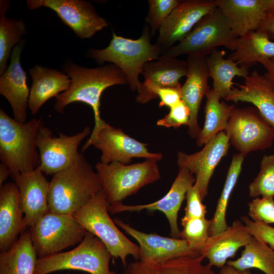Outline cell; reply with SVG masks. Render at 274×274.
<instances>
[{"mask_svg":"<svg viewBox=\"0 0 274 274\" xmlns=\"http://www.w3.org/2000/svg\"><path fill=\"white\" fill-rule=\"evenodd\" d=\"M206 96L204 123L196 139V144L199 147L204 146L218 133L225 130L235 107L233 105L220 101L219 96L213 88L210 89Z\"/></svg>","mask_w":274,"mask_h":274,"instance_id":"4dcf8cb0","label":"cell"},{"mask_svg":"<svg viewBox=\"0 0 274 274\" xmlns=\"http://www.w3.org/2000/svg\"><path fill=\"white\" fill-rule=\"evenodd\" d=\"M239 86L233 87L225 100L251 103L274 129V90L264 75L254 71L245 78L244 84Z\"/></svg>","mask_w":274,"mask_h":274,"instance_id":"7402d4cb","label":"cell"},{"mask_svg":"<svg viewBox=\"0 0 274 274\" xmlns=\"http://www.w3.org/2000/svg\"><path fill=\"white\" fill-rule=\"evenodd\" d=\"M245 157V155L241 153L235 154L233 156L215 212L213 218L211 219L210 236L219 234L228 227L226 220L228 203L242 170Z\"/></svg>","mask_w":274,"mask_h":274,"instance_id":"d6a6232c","label":"cell"},{"mask_svg":"<svg viewBox=\"0 0 274 274\" xmlns=\"http://www.w3.org/2000/svg\"><path fill=\"white\" fill-rule=\"evenodd\" d=\"M180 1L178 0H149V11L146 22L150 27L151 36H154L163 22L169 16Z\"/></svg>","mask_w":274,"mask_h":274,"instance_id":"8d00e7d4","label":"cell"},{"mask_svg":"<svg viewBox=\"0 0 274 274\" xmlns=\"http://www.w3.org/2000/svg\"><path fill=\"white\" fill-rule=\"evenodd\" d=\"M187 73V61L162 54L158 59L145 63L141 74L144 78L142 85L144 87H180L179 81Z\"/></svg>","mask_w":274,"mask_h":274,"instance_id":"4316f807","label":"cell"},{"mask_svg":"<svg viewBox=\"0 0 274 274\" xmlns=\"http://www.w3.org/2000/svg\"><path fill=\"white\" fill-rule=\"evenodd\" d=\"M224 131L230 145L245 156L251 152L269 148L274 142V129L255 107H235Z\"/></svg>","mask_w":274,"mask_h":274,"instance_id":"30bf717a","label":"cell"},{"mask_svg":"<svg viewBox=\"0 0 274 274\" xmlns=\"http://www.w3.org/2000/svg\"><path fill=\"white\" fill-rule=\"evenodd\" d=\"M214 2L238 38L256 31L267 14L263 0H215Z\"/></svg>","mask_w":274,"mask_h":274,"instance_id":"cb8c5ba5","label":"cell"},{"mask_svg":"<svg viewBox=\"0 0 274 274\" xmlns=\"http://www.w3.org/2000/svg\"><path fill=\"white\" fill-rule=\"evenodd\" d=\"M237 38L216 7L205 15L182 41L163 54L175 57L184 54L206 57L220 46L234 51Z\"/></svg>","mask_w":274,"mask_h":274,"instance_id":"ba28073f","label":"cell"},{"mask_svg":"<svg viewBox=\"0 0 274 274\" xmlns=\"http://www.w3.org/2000/svg\"><path fill=\"white\" fill-rule=\"evenodd\" d=\"M224 50H215L206 57L209 76L213 81V89L220 99H224L229 95L233 88V79L235 77H243L249 75L248 68L240 66L230 59L224 58Z\"/></svg>","mask_w":274,"mask_h":274,"instance_id":"83f0119b","label":"cell"},{"mask_svg":"<svg viewBox=\"0 0 274 274\" xmlns=\"http://www.w3.org/2000/svg\"><path fill=\"white\" fill-rule=\"evenodd\" d=\"M10 176V170L6 164L3 162L0 164V187L3 186V182Z\"/></svg>","mask_w":274,"mask_h":274,"instance_id":"f6af8a7d","label":"cell"},{"mask_svg":"<svg viewBox=\"0 0 274 274\" xmlns=\"http://www.w3.org/2000/svg\"><path fill=\"white\" fill-rule=\"evenodd\" d=\"M183 230L180 238L185 241L192 251L201 255L209 238L211 220L206 218L181 221Z\"/></svg>","mask_w":274,"mask_h":274,"instance_id":"e575fe53","label":"cell"},{"mask_svg":"<svg viewBox=\"0 0 274 274\" xmlns=\"http://www.w3.org/2000/svg\"><path fill=\"white\" fill-rule=\"evenodd\" d=\"M23 44L21 41L14 47L10 57V63L0 76V93L10 103L14 119L21 123L26 122L30 92L26 73L20 64Z\"/></svg>","mask_w":274,"mask_h":274,"instance_id":"d6986e66","label":"cell"},{"mask_svg":"<svg viewBox=\"0 0 274 274\" xmlns=\"http://www.w3.org/2000/svg\"><path fill=\"white\" fill-rule=\"evenodd\" d=\"M226 264L239 270L257 268L265 274H274V250L252 236L240 257L227 261Z\"/></svg>","mask_w":274,"mask_h":274,"instance_id":"1f68e13d","label":"cell"},{"mask_svg":"<svg viewBox=\"0 0 274 274\" xmlns=\"http://www.w3.org/2000/svg\"><path fill=\"white\" fill-rule=\"evenodd\" d=\"M9 6L8 1L0 2V75L7 68V62L12 50L21 41L26 33V26L24 21L8 18L5 16Z\"/></svg>","mask_w":274,"mask_h":274,"instance_id":"836d02e7","label":"cell"},{"mask_svg":"<svg viewBox=\"0 0 274 274\" xmlns=\"http://www.w3.org/2000/svg\"><path fill=\"white\" fill-rule=\"evenodd\" d=\"M91 145L101 151L100 162L104 163L119 162L128 164L133 158L157 161L162 158L161 153L149 152L147 144L130 137L121 128L107 123L99 130Z\"/></svg>","mask_w":274,"mask_h":274,"instance_id":"5bb4252c","label":"cell"},{"mask_svg":"<svg viewBox=\"0 0 274 274\" xmlns=\"http://www.w3.org/2000/svg\"><path fill=\"white\" fill-rule=\"evenodd\" d=\"M249 216L252 221L265 224L274 223L273 198L256 197L248 203Z\"/></svg>","mask_w":274,"mask_h":274,"instance_id":"74e56055","label":"cell"},{"mask_svg":"<svg viewBox=\"0 0 274 274\" xmlns=\"http://www.w3.org/2000/svg\"><path fill=\"white\" fill-rule=\"evenodd\" d=\"M188 73L186 80L180 88L181 100L190 112L188 134L197 138L201 131L198 123V115L201 101L210 90L206 57L188 56Z\"/></svg>","mask_w":274,"mask_h":274,"instance_id":"ffe728a7","label":"cell"},{"mask_svg":"<svg viewBox=\"0 0 274 274\" xmlns=\"http://www.w3.org/2000/svg\"><path fill=\"white\" fill-rule=\"evenodd\" d=\"M28 72L32 80L28 108L33 115L50 98L66 91L71 83L67 75L49 67L36 65Z\"/></svg>","mask_w":274,"mask_h":274,"instance_id":"d4e9b609","label":"cell"},{"mask_svg":"<svg viewBox=\"0 0 274 274\" xmlns=\"http://www.w3.org/2000/svg\"><path fill=\"white\" fill-rule=\"evenodd\" d=\"M216 6L214 1H180L159 28L155 44L162 55L176 43L182 41L197 23Z\"/></svg>","mask_w":274,"mask_h":274,"instance_id":"4fadbf2b","label":"cell"},{"mask_svg":"<svg viewBox=\"0 0 274 274\" xmlns=\"http://www.w3.org/2000/svg\"><path fill=\"white\" fill-rule=\"evenodd\" d=\"M266 70L264 76L269 82L274 90V58L264 59L259 61Z\"/></svg>","mask_w":274,"mask_h":274,"instance_id":"7bdbcfd3","label":"cell"},{"mask_svg":"<svg viewBox=\"0 0 274 274\" xmlns=\"http://www.w3.org/2000/svg\"><path fill=\"white\" fill-rule=\"evenodd\" d=\"M229 140L224 131L218 133L206 143L202 149L193 154L179 152L177 163L195 175V184L203 199L208 194L210 181L222 158L227 155Z\"/></svg>","mask_w":274,"mask_h":274,"instance_id":"9a60e30c","label":"cell"},{"mask_svg":"<svg viewBox=\"0 0 274 274\" xmlns=\"http://www.w3.org/2000/svg\"><path fill=\"white\" fill-rule=\"evenodd\" d=\"M169 113L157 122L158 126L177 128L181 125H189L190 112L187 105L181 100L169 108Z\"/></svg>","mask_w":274,"mask_h":274,"instance_id":"f35d334b","label":"cell"},{"mask_svg":"<svg viewBox=\"0 0 274 274\" xmlns=\"http://www.w3.org/2000/svg\"><path fill=\"white\" fill-rule=\"evenodd\" d=\"M186 206L185 214L181 221L193 218H206L207 207L202 202V199L197 187L194 184L187 191L186 195Z\"/></svg>","mask_w":274,"mask_h":274,"instance_id":"ab89813d","label":"cell"},{"mask_svg":"<svg viewBox=\"0 0 274 274\" xmlns=\"http://www.w3.org/2000/svg\"><path fill=\"white\" fill-rule=\"evenodd\" d=\"M20 204L18 188L15 182H8L0 189V250H9L24 228V216Z\"/></svg>","mask_w":274,"mask_h":274,"instance_id":"603a6c76","label":"cell"},{"mask_svg":"<svg viewBox=\"0 0 274 274\" xmlns=\"http://www.w3.org/2000/svg\"><path fill=\"white\" fill-rule=\"evenodd\" d=\"M102 190L98 177L82 153L53 175L48 193L49 211L73 215Z\"/></svg>","mask_w":274,"mask_h":274,"instance_id":"7a4b0ae2","label":"cell"},{"mask_svg":"<svg viewBox=\"0 0 274 274\" xmlns=\"http://www.w3.org/2000/svg\"><path fill=\"white\" fill-rule=\"evenodd\" d=\"M150 29L144 27L141 36L132 40L117 36L112 38L105 48L89 49L87 56L102 64L107 61L116 65L123 73L131 89H138L141 82L139 76L145 63L158 59L162 54L160 49L151 43Z\"/></svg>","mask_w":274,"mask_h":274,"instance_id":"277c9868","label":"cell"},{"mask_svg":"<svg viewBox=\"0 0 274 274\" xmlns=\"http://www.w3.org/2000/svg\"><path fill=\"white\" fill-rule=\"evenodd\" d=\"M242 221L248 228L251 235L268 245L274 250V228L264 223L255 222L246 216Z\"/></svg>","mask_w":274,"mask_h":274,"instance_id":"60d3db41","label":"cell"},{"mask_svg":"<svg viewBox=\"0 0 274 274\" xmlns=\"http://www.w3.org/2000/svg\"><path fill=\"white\" fill-rule=\"evenodd\" d=\"M37 254L29 231H23L14 245L0 254V274H33Z\"/></svg>","mask_w":274,"mask_h":274,"instance_id":"f1b7e54d","label":"cell"},{"mask_svg":"<svg viewBox=\"0 0 274 274\" xmlns=\"http://www.w3.org/2000/svg\"><path fill=\"white\" fill-rule=\"evenodd\" d=\"M91 132L86 126L73 135L59 133L54 136L51 130L43 125L40 129L36 140L40 163L38 167L43 173L53 175L68 166L76 159L79 152L78 148L82 141Z\"/></svg>","mask_w":274,"mask_h":274,"instance_id":"8fae6325","label":"cell"},{"mask_svg":"<svg viewBox=\"0 0 274 274\" xmlns=\"http://www.w3.org/2000/svg\"><path fill=\"white\" fill-rule=\"evenodd\" d=\"M249 195L256 198H273L274 196V153L265 155L260 162V169L249 186Z\"/></svg>","mask_w":274,"mask_h":274,"instance_id":"d590c367","label":"cell"},{"mask_svg":"<svg viewBox=\"0 0 274 274\" xmlns=\"http://www.w3.org/2000/svg\"><path fill=\"white\" fill-rule=\"evenodd\" d=\"M256 31L265 34L271 40H274V14H267Z\"/></svg>","mask_w":274,"mask_h":274,"instance_id":"b9f144b4","label":"cell"},{"mask_svg":"<svg viewBox=\"0 0 274 274\" xmlns=\"http://www.w3.org/2000/svg\"><path fill=\"white\" fill-rule=\"evenodd\" d=\"M28 231L39 258L59 253L80 243L87 232L73 215L50 211Z\"/></svg>","mask_w":274,"mask_h":274,"instance_id":"9c48e42d","label":"cell"},{"mask_svg":"<svg viewBox=\"0 0 274 274\" xmlns=\"http://www.w3.org/2000/svg\"><path fill=\"white\" fill-rule=\"evenodd\" d=\"M251 237L245 224L236 220L221 233L210 236L201 255L208 259L212 267L221 269L228 258L234 257L239 248L248 244Z\"/></svg>","mask_w":274,"mask_h":274,"instance_id":"44dd1931","label":"cell"},{"mask_svg":"<svg viewBox=\"0 0 274 274\" xmlns=\"http://www.w3.org/2000/svg\"><path fill=\"white\" fill-rule=\"evenodd\" d=\"M27 7L35 10L41 7L54 11L62 22L80 39H89L108 26L91 3L83 0H27Z\"/></svg>","mask_w":274,"mask_h":274,"instance_id":"7c38bea8","label":"cell"},{"mask_svg":"<svg viewBox=\"0 0 274 274\" xmlns=\"http://www.w3.org/2000/svg\"><path fill=\"white\" fill-rule=\"evenodd\" d=\"M43 125L41 118L21 123L0 109V159L9 167L13 180L39 166L36 140Z\"/></svg>","mask_w":274,"mask_h":274,"instance_id":"3957f363","label":"cell"},{"mask_svg":"<svg viewBox=\"0 0 274 274\" xmlns=\"http://www.w3.org/2000/svg\"><path fill=\"white\" fill-rule=\"evenodd\" d=\"M271 58H274V42L257 31L238 37L235 49L228 57L248 69L261 60Z\"/></svg>","mask_w":274,"mask_h":274,"instance_id":"f546056e","label":"cell"},{"mask_svg":"<svg viewBox=\"0 0 274 274\" xmlns=\"http://www.w3.org/2000/svg\"><path fill=\"white\" fill-rule=\"evenodd\" d=\"M204 257L184 256L157 263L136 260L127 265L123 274H216Z\"/></svg>","mask_w":274,"mask_h":274,"instance_id":"484cf974","label":"cell"},{"mask_svg":"<svg viewBox=\"0 0 274 274\" xmlns=\"http://www.w3.org/2000/svg\"><path fill=\"white\" fill-rule=\"evenodd\" d=\"M157 162L150 159L131 164L97 162L96 172L110 205L122 202L142 187L160 179Z\"/></svg>","mask_w":274,"mask_h":274,"instance_id":"8992f818","label":"cell"},{"mask_svg":"<svg viewBox=\"0 0 274 274\" xmlns=\"http://www.w3.org/2000/svg\"><path fill=\"white\" fill-rule=\"evenodd\" d=\"M267 14H274V0H263Z\"/></svg>","mask_w":274,"mask_h":274,"instance_id":"bcb514c9","label":"cell"},{"mask_svg":"<svg viewBox=\"0 0 274 274\" xmlns=\"http://www.w3.org/2000/svg\"><path fill=\"white\" fill-rule=\"evenodd\" d=\"M218 274H252L250 269L239 270L226 264L221 268Z\"/></svg>","mask_w":274,"mask_h":274,"instance_id":"ee69618b","label":"cell"},{"mask_svg":"<svg viewBox=\"0 0 274 274\" xmlns=\"http://www.w3.org/2000/svg\"><path fill=\"white\" fill-rule=\"evenodd\" d=\"M63 68L70 77L71 83L66 91L56 97L54 109L63 113L69 104L82 102L90 106L94 114V126L90 137L82 147L83 152L91 146L99 130L106 124L100 117L102 93L110 86L127 84V81L121 70L113 63L88 68L70 62L66 63Z\"/></svg>","mask_w":274,"mask_h":274,"instance_id":"6da1fadb","label":"cell"},{"mask_svg":"<svg viewBox=\"0 0 274 274\" xmlns=\"http://www.w3.org/2000/svg\"><path fill=\"white\" fill-rule=\"evenodd\" d=\"M113 221L138 242L140 249L139 260L142 262L157 263L180 257L200 256L192 251L184 239L144 233L117 218Z\"/></svg>","mask_w":274,"mask_h":274,"instance_id":"e0dca14e","label":"cell"},{"mask_svg":"<svg viewBox=\"0 0 274 274\" xmlns=\"http://www.w3.org/2000/svg\"><path fill=\"white\" fill-rule=\"evenodd\" d=\"M112 257L102 242L87 231L83 240L73 250L39 258L33 274H48L65 269L91 274H117L109 268Z\"/></svg>","mask_w":274,"mask_h":274,"instance_id":"52a82bcc","label":"cell"},{"mask_svg":"<svg viewBox=\"0 0 274 274\" xmlns=\"http://www.w3.org/2000/svg\"><path fill=\"white\" fill-rule=\"evenodd\" d=\"M20 195V204L24 214V228L31 227L49 211L48 193L50 182L37 167L20 174L14 180Z\"/></svg>","mask_w":274,"mask_h":274,"instance_id":"ac0fdd59","label":"cell"},{"mask_svg":"<svg viewBox=\"0 0 274 274\" xmlns=\"http://www.w3.org/2000/svg\"><path fill=\"white\" fill-rule=\"evenodd\" d=\"M110 206L101 190L73 215L86 231L102 242L112 257L119 258L126 267L128 255L140 260V249L117 228L109 215Z\"/></svg>","mask_w":274,"mask_h":274,"instance_id":"5b68a950","label":"cell"},{"mask_svg":"<svg viewBox=\"0 0 274 274\" xmlns=\"http://www.w3.org/2000/svg\"><path fill=\"white\" fill-rule=\"evenodd\" d=\"M195 178L188 170L180 168L179 173L169 190L161 198L145 204L125 205L122 202L110 205L109 212L112 214L123 212H140L143 210L159 211L166 216L170 228L172 237L180 238L178 225V213L186 198L188 190L194 184Z\"/></svg>","mask_w":274,"mask_h":274,"instance_id":"2e32d148","label":"cell"}]
</instances>
